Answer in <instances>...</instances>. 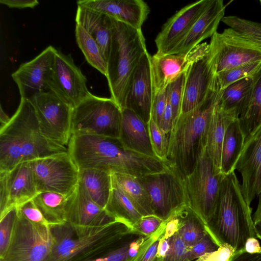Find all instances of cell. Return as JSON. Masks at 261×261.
Instances as JSON below:
<instances>
[{"instance_id":"1","label":"cell","mask_w":261,"mask_h":261,"mask_svg":"<svg viewBox=\"0 0 261 261\" xmlns=\"http://www.w3.org/2000/svg\"><path fill=\"white\" fill-rule=\"evenodd\" d=\"M68 152L42 133L30 100L21 98L9 121L0 128V172L26 162Z\"/></svg>"},{"instance_id":"2","label":"cell","mask_w":261,"mask_h":261,"mask_svg":"<svg viewBox=\"0 0 261 261\" xmlns=\"http://www.w3.org/2000/svg\"><path fill=\"white\" fill-rule=\"evenodd\" d=\"M205 228L219 246L228 244L235 254L244 251L248 238H257L251 208L234 171L225 175L215 213Z\"/></svg>"},{"instance_id":"3","label":"cell","mask_w":261,"mask_h":261,"mask_svg":"<svg viewBox=\"0 0 261 261\" xmlns=\"http://www.w3.org/2000/svg\"><path fill=\"white\" fill-rule=\"evenodd\" d=\"M112 35L107 61V76L113 99L122 110L135 71L147 52L141 29L134 28L114 18Z\"/></svg>"},{"instance_id":"4","label":"cell","mask_w":261,"mask_h":261,"mask_svg":"<svg viewBox=\"0 0 261 261\" xmlns=\"http://www.w3.org/2000/svg\"><path fill=\"white\" fill-rule=\"evenodd\" d=\"M54 244L45 261H85L103 255L134 232L113 221L78 236L67 222L51 227Z\"/></svg>"},{"instance_id":"5","label":"cell","mask_w":261,"mask_h":261,"mask_svg":"<svg viewBox=\"0 0 261 261\" xmlns=\"http://www.w3.org/2000/svg\"><path fill=\"white\" fill-rule=\"evenodd\" d=\"M221 91L219 85L196 107L187 113H181L172 128L167 160L182 179L194 166L200 142Z\"/></svg>"},{"instance_id":"6","label":"cell","mask_w":261,"mask_h":261,"mask_svg":"<svg viewBox=\"0 0 261 261\" xmlns=\"http://www.w3.org/2000/svg\"><path fill=\"white\" fill-rule=\"evenodd\" d=\"M225 175L214 167L202 138L194 166L183 178V185L187 205L205 226L215 213Z\"/></svg>"},{"instance_id":"7","label":"cell","mask_w":261,"mask_h":261,"mask_svg":"<svg viewBox=\"0 0 261 261\" xmlns=\"http://www.w3.org/2000/svg\"><path fill=\"white\" fill-rule=\"evenodd\" d=\"M121 119V109L113 99L92 94L74 108L71 134L119 139Z\"/></svg>"},{"instance_id":"8","label":"cell","mask_w":261,"mask_h":261,"mask_svg":"<svg viewBox=\"0 0 261 261\" xmlns=\"http://www.w3.org/2000/svg\"><path fill=\"white\" fill-rule=\"evenodd\" d=\"M53 244L51 227L29 221L17 210L8 247L0 261H45Z\"/></svg>"},{"instance_id":"9","label":"cell","mask_w":261,"mask_h":261,"mask_svg":"<svg viewBox=\"0 0 261 261\" xmlns=\"http://www.w3.org/2000/svg\"><path fill=\"white\" fill-rule=\"evenodd\" d=\"M29 99L35 109L42 134L67 148L72 135L74 108L50 90L34 94Z\"/></svg>"},{"instance_id":"10","label":"cell","mask_w":261,"mask_h":261,"mask_svg":"<svg viewBox=\"0 0 261 261\" xmlns=\"http://www.w3.org/2000/svg\"><path fill=\"white\" fill-rule=\"evenodd\" d=\"M37 193L69 197L79 182V169L68 152L31 161Z\"/></svg>"},{"instance_id":"11","label":"cell","mask_w":261,"mask_h":261,"mask_svg":"<svg viewBox=\"0 0 261 261\" xmlns=\"http://www.w3.org/2000/svg\"><path fill=\"white\" fill-rule=\"evenodd\" d=\"M209 54L216 74L261 61V49L230 28L212 36Z\"/></svg>"},{"instance_id":"12","label":"cell","mask_w":261,"mask_h":261,"mask_svg":"<svg viewBox=\"0 0 261 261\" xmlns=\"http://www.w3.org/2000/svg\"><path fill=\"white\" fill-rule=\"evenodd\" d=\"M138 179L149 194L154 215L163 221L187 205L183 179L173 168Z\"/></svg>"},{"instance_id":"13","label":"cell","mask_w":261,"mask_h":261,"mask_svg":"<svg viewBox=\"0 0 261 261\" xmlns=\"http://www.w3.org/2000/svg\"><path fill=\"white\" fill-rule=\"evenodd\" d=\"M87 82L71 55L57 49L47 81L48 90L74 108L92 94Z\"/></svg>"},{"instance_id":"14","label":"cell","mask_w":261,"mask_h":261,"mask_svg":"<svg viewBox=\"0 0 261 261\" xmlns=\"http://www.w3.org/2000/svg\"><path fill=\"white\" fill-rule=\"evenodd\" d=\"M37 194L31 161L0 172V218L32 200Z\"/></svg>"},{"instance_id":"15","label":"cell","mask_w":261,"mask_h":261,"mask_svg":"<svg viewBox=\"0 0 261 261\" xmlns=\"http://www.w3.org/2000/svg\"><path fill=\"white\" fill-rule=\"evenodd\" d=\"M66 220L78 236L115 220L105 208L96 204L79 181L67 198Z\"/></svg>"},{"instance_id":"16","label":"cell","mask_w":261,"mask_h":261,"mask_svg":"<svg viewBox=\"0 0 261 261\" xmlns=\"http://www.w3.org/2000/svg\"><path fill=\"white\" fill-rule=\"evenodd\" d=\"M219 84L208 51L193 61L186 72L181 113H187L196 107Z\"/></svg>"},{"instance_id":"17","label":"cell","mask_w":261,"mask_h":261,"mask_svg":"<svg viewBox=\"0 0 261 261\" xmlns=\"http://www.w3.org/2000/svg\"><path fill=\"white\" fill-rule=\"evenodd\" d=\"M211 0L189 4L177 11L164 24L155 39L158 55L170 54L183 40Z\"/></svg>"},{"instance_id":"18","label":"cell","mask_w":261,"mask_h":261,"mask_svg":"<svg viewBox=\"0 0 261 261\" xmlns=\"http://www.w3.org/2000/svg\"><path fill=\"white\" fill-rule=\"evenodd\" d=\"M209 44L204 42L194 47L187 54L158 55L150 58V69L153 94L164 91L180 75L185 72L191 63L206 54Z\"/></svg>"},{"instance_id":"19","label":"cell","mask_w":261,"mask_h":261,"mask_svg":"<svg viewBox=\"0 0 261 261\" xmlns=\"http://www.w3.org/2000/svg\"><path fill=\"white\" fill-rule=\"evenodd\" d=\"M56 49L48 46L29 62L21 64L11 76L17 85L21 98L48 91L47 81L54 62Z\"/></svg>"},{"instance_id":"20","label":"cell","mask_w":261,"mask_h":261,"mask_svg":"<svg viewBox=\"0 0 261 261\" xmlns=\"http://www.w3.org/2000/svg\"><path fill=\"white\" fill-rule=\"evenodd\" d=\"M235 169L241 174L242 193L249 205L260 193L261 184V123L245 139Z\"/></svg>"},{"instance_id":"21","label":"cell","mask_w":261,"mask_h":261,"mask_svg":"<svg viewBox=\"0 0 261 261\" xmlns=\"http://www.w3.org/2000/svg\"><path fill=\"white\" fill-rule=\"evenodd\" d=\"M150 55L146 52L135 71L125 100V108L135 112L146 124L151 118L153 96Z\"/></svg>"},{"instance_id":"22","label":"cell","mask_w":261,"mask_h":261,"mask_svg":"<svg viewBox=\"0 0 261 261\" xmlns=\"http://www.w3.org/2000/svg\"><path fill=\"white\" fill-rule=\"evenodd\" d=\"M80 6L103 13L134 28L141 29L150 12L142 0H80Z\"/></svg>"},{"instance_id":"23","label":"cell","mask_w":261,"mask_h":261,"mask_svg":"<svg viewBox=\"0 0 261 261\" xmlns=\"http://www.w3.org/2000/svg\"><path fill=\"white\" fill-rule=\"evenodd\" d=\"M225 8L223 1L211 0L186 37L170 54H187L203 40L212 37L224 17Z\"/></svg>"},{"instance_id":"24","label":"cell","mask_w":261,"mask_h":261,"mask_svg":"<svg viewBox=\"0 0 261 261\" xmlns=\"http://www.w3.org/2000/svg\"><path fill=\"white\" fill-rule=\"evenodd\" d=\"M121 111L119 140L123 145L135 152L157 158L151 146L148 124L133 111L124 108Z\"/></svg>"},{"instance_id":"25","label":"cell","mask_w":261,"mask_h":261,"mask_svg":"<svg viewBox=\"0 0 261 261\" xmlns=\"http://www.w3.org/2000/svg\"><path fill=\"white\" fill-rule=\"evenodd\" d=\"M237 118L239 116L235 113L225 110L218 100L213 110L203 137L207 153L218 171H221L222 147L225 132L230 123Z\"/></svg>"},{"instance_id":"26","label":"cell","mask_w":261,"mask_h":261,"mask_svg":"<svg viewBox=\"0 0 261 261\" xmlns=\"http://www.w3.org/2000/svg\"><path fill=\"white\" fill-rule=\"evenodd\" d=\"M75 22L96 41L107 63L112 35L111 17L90 8L77 6Z\"/></svg>"},{"instance_id":"27","label":"cell","mask_w":261,"mask_h":261,"mask_svg":"<svg viewBox=\"0 0 261 261\" xmlns=\"http://www.w3.org/2000/svg\"><path fill=\"white\" fill-rule=\"evenodd\" d=\"M79 181L90 198L105 208L112 189L111 172L97 169H80Z\"/></svg>"},{"instance_id":"28","label":"cell","mask_w":261,"mask_h":261,"mask_svg":"<svg viewBox=\"0 0 261 261\" xmlns=\"http://www.w3.org/2000/svg\"><path fill=\"white\" fill-rule=\"evenodd\" d=\"M111 176L142 216L154 215L149 194L138 177L119 172H111Z\"/></svg>"},{"instance_id":"29","label":"cell","mask_w":261,"mask_h":261,"mask_svg":"<svg viewBox=\"0 0 261 261\" xmlns=\"http://www.w3.org/2000/svg\"><path fill=\"white\" fill-rule=\"evenodd\" d=\"M244 142L245 137L240 126L239 118H237L228 126L223 141L221 171L224 175L234 171Z\"/></svg>"},{"instance_id":"30","label":"cell","mask_w":261,"mask_h":261,"mask_svg":"<svg viewBox=\"0 0 261 261\" xmlns=\"http://www.w3.org/2000/svg\"><path fill=\"white\" fill-rule=\"evenodd\" d=\"M105 208L115 220L125 224L133 230L143 217L123 191L112 181L110 195Z\"/></svg>"},{"instance_id":"31","label":"cell","mask_w":261,"mask_h":261,"mask_svg":"<svg viewBox=\"0 0 261 261\" xmlns=\"http://www.w3.org/2000/svg\"><path fill=\"white\" fill-rule=\"evenodd\" d=\"M253 84L251 76L232 83L221 90L219 103L225 110L235 113L239 117L250 101Z\"/></svg>"},{"instance_id":"32","label":"cell","mask_w":261,"mask_h":261,"mask_svg":"<svg viewBox=\"0 0 261 261\" xmlns=\"http://www.w3.org/2000/svg\"><path fill=\"white\" fill-rule=\"evenodd\" d=\"M67 197L54 192L38 193L32 199L52 226L66 222Z\"/></svg>"},{"instance_id":"33","label":"cell","mask_w":261,"mask_h":261,"mask_svg":"<svg viewBox=\"0 0 261 261\" xmlns=\"http://www.w3.org/2000/svg\"><path fill=\"white\" fill-rule=\"evenodd\" d=\"M251 76L253 84L250 100L239 117L245 139L261 123V67Z\"/></svg>"},{"instance_id":"34","label":"cell","mask_w":261,"mask_h":261,"mask_svg":"<svg viewBox=\"0 0 261 261\" xmlns=\"http://www.w3.org/2000/svg\"><path fill=\"white\" fill-rule=\"evenodd\" d=\"M176 214L178 219L177 233L190 248L199 241L207 232L205 225L188 205L180 209Z\"/></svg>"},{"instance_id":"35","label":"cell","mask_w":261,"mask_h":261,"mask_svg":"<svg viewBox=\"0 0 261 261\" xmlns=\"http://www.w3.org/2000/svg\"><path fill=\"white\" fill-rule=\"evenodd\" d=\"M146 236L134 231L103 255L85 261H132Z\"/></svg>"},{"instance_id":"36","label":"cell","mask_w":261,"mask_h":261,"mask_svg":"<svg viewBox=\"0 0 261 261\" xmlns=\"http://www.w3.org/2000/svg\"><path fill=\"white\" fill-rule=\"evenodd\" d=\"M75 35L77 44L87 62L106 77L107 63L96 41L77 23L75 28Z\"/></svg>"},{"instance_id":"37","label":"cell","mask_w":261,"mask_h":261,"mask_svg":"<svg viewBox=\"0 0 261 261\" xmlns=\"http://www.w3.org/2000/svg\"><path fill=\"white\" fill-rule=\"evenodd\" d=\"M221 21L261 49V23L236 16H224Z\"/></svg>"},{"instance_id":"38","label":"cell","mask_w":261,"mask_h":261,"mask_svg":"<svg viewBox=\"0 0 261 261\" xmlns=\"http://www.w3.org/2000/svg\"><path fill=\"white\" fill-rule=\"evenodd\" d=\"M261 67V61L239 66L217 74V79L221 90L232 83L251 76Z\"/></svg>"},{"instance_id":"39","label":"cell","mask_w":261,"mask_h":261,"mask_svg":"<svg viewBox=\"0 0 261 261\" xmlns=\"http://www.w3.org/2000/svg\"><path fill=\"white\" fill-rule=\"evenodd\" d=\"M148 128L154 154L158 159L169 162L167 160V155L170 134L166 133L151 118Z\"/></svg>"},{"instance_id":"40","label":"cell","mask_w":261,"mask_h":261,"mask_svg":"<svg viewBox=\"0 0 261 261\" xmlns=\"http://www.w3.org/2000/svg\"><path fill=\"white\" fill-rule=\"evenodd\" d=\"M166 222L154 234L146 236L140 246L136 255L132 261H156V256L160 240L163 235Z\"/></svg>"},{"instance_id":"41","label":"cell","mask_w":261,"mask_h":261,"mask_svg":"<svg viewBox=\"0 0 261 261\" xmlns=\"http://www.w3.org/2000/svg\"><path fill=\"white\" fill-rule=\"evenodd\" d=\"M186 72L171 83L167 88V95L172 109V127L175 124L181 113Z\"/></svg>"},{"instance_id":"42","label":"cell","mask_w":261,"mask_h":261,"mask_svg":"<svg viewBox=\"0 0 261 261\" xmlns=\"http://www.w3.org/2000/svg\"><path fill=\"white\" fill-rule=\"evenodd\" d=\"M17 212V207H14L0 218V257L4 255L8 247Z\"/></svg>"},{"instance_id":"43","label":"cell","mask_w":261,"mask_h":261,"mask_svg":"<svg viewBox=\"0 0 261 261\" xmlns=\"http://www.w3.org/2000/svg\"><path fill=\"white\" fill-rule=\"evenodd\" d=\"M189 248L176 232L170 238L169 248L162 261H189Z\"/></svg>"},{"instance_id":"44","label":"cell","mask_w":261,"mask_h":261,"mask_svg":"<svg viewBox=\"0 0 261 261\" xmlns=\"http://www.w3.org/2000/svg\"><path fill=\"white\" fill-rule=\"evenodd\" d=\"M219 247L211 236L206 232L199 241L189 248V260H195L207 253L216 251Z\"/></svg>"},{"instance_id":"45","label":"cell","mask_w":261,"mask_h":261,"mask_svg":"<svg viewBox=\"0 0 261 261\" xmlns=\"http://www.w3.org/2000/svg\"><path fill=\"white\" fill-rule=\"evenodd\" d=\"M17 208L19 213L29 221L37 224L52 227L51 224L45 218L33 200L24 203Z\"/></svg>"},{"instance_id":"46","label":"cell","mask_w":261,"mask_h":261,"mask_svg":"<svg viewBox=\"0 0 261 261\" xmlns=\"http://www.w3.org/2000/svg\"><path fill=\"white\" fill-rule=\"evenodd\" d=\"M164 222V221L154 215L143 216L134 230L144 236H149L155 233Z\"/></svg>"},{"instance_id":"47","label":"cell","mask_w":261,"mask_h":261,"mask_svg":"<svg viewBox=\"0 0 261 261\" xmlns=\"http://www.w3.org/2000/svg\"><path fill=\"white\" fill-rule=\"evenodd\" d=\"M167 103V88L164 91L153 94L151 109V118L161 128Z\"/></svg>"},{"instance_id":"48","label":"cell","mask_w":261,"mask_h":261,"mask_svg":"<svg viewBox=\"0 0 261 261\" xmlns=\"http://www.w3.org/2000/svg\"><path fill=\"white\" fill-rule=\"evenodd\" d=\"M234 254V249L225 243L221 244L216 251L207 253L194 261H230Z\"/></svg>"},{"instance_id":"49","label":"cell","mask_w":261,"mask_h":261,"mask_svg":"<svg viewBox=\"0 0 261 261\" xmlns=\"http://www.w3.org/2000/svg\"><path fill=\"white\" fill-rule=\"evenodd\" d=\"M172 125L173 119L172 109L167 92V103L163 116L161 128L166 133L170 134L172 129Z\"/></svg>"},{"instance_id":"50","label":"cell","mask_w":261,"mask_h":261,"mask_svg":"<svg viewBox=\"0 0 261 261\" xmlns=\"http://www.w3.org/2000/svg\"><path fill=\"white\" fill-rule=\"evenodd\" d=\"M0 3L9 8L17 9L33 8L39 4L37 0H1Z\"/></svg>"},{"instance_id":"51","label":"cell","mask_w":261,"mask_h":261,"mask_svg":"<svg viewBox=\"0 0 261 261\" xmlns=\"http://www.w3.org/2000/svg\"><path fill=\"white\" fill-rule=\"evenodd\" d=\"M230 261H261V252L250 254L243 251L235 254Z\"/></svg>"},{"instance_id":"52","label":"cell","mask_w":261,"mask_h":261,"mask_svg":"<svg viewBox=\"0 0 261 261\" xmlns=\"http://www.w3.org/2000/svg\"><path fill=\"white\" fill-rule=\"evenodd\" d=\"M244 251L250 254L258 253L261 252V247L256 238H248L245 245Z\"/></svg>"},{"instance_id":"53","label":"cell","mask_w":261,"mask_h":261,"mask_svg":"<svg viewBox=\"0 0 261 261\" xmlns=\"http://www.w3.org/2000/svg\"><path fill=\"white\" fill-rule=\"evenodd\" d=\"M258 203L252 218L254 226L261 225V192L258 195Z\"/></svg>"},{"instance_id":"54","label":"cell","mask_w":261,"mask_h":261,"mask_svg":"<svg viewBox=\"0 0 261 261\" xmlns=\"http://www.w3.org/2000/svg\"><path fill=\"white\" fill-rule=\"evenodd\" d=\"M10 118L3 111L2 106H1L0 110V121L1 127L5 125L10 120Z\"/></svg>"},{"instance_id":"55","label":"cell","mask_w":261,"mask_h":261,"mask_svg":"<svg viewBox=\"0 0 261 261\" xmlns=\"http://www.w3.org/2000/svg\"><path fill=\"white\" fill-rule=\"evenodd\" d=\"M255 231L256 235V238L261 240V225L255 226Z\"/></svg>"},{"instance_id":"56","label":"cell","mask_w":261,"mask_h":261,"mask_svg":"<svg viewBox=\"0 0 261 261\" xmlns=\"http://www.w3.org/2000/svg\"><path fill=\"white\" fill-rule=\"evenodd\" d=\"M261 192V184H260V193Z\"/></svg>"},{"instance_id":"57","label":"cell","mask_w":261,"mask_h":261,"mask_svg":"<svg viewBox=\"0 0 261 261\" xmlns=\"http://www.w3.org/2000/svg\"><path fill=\"white\" fill-rule=\"evenodd\" d=\"M259 3H260V5H261V1H259Z\"/></svg>"}]
</instances>
